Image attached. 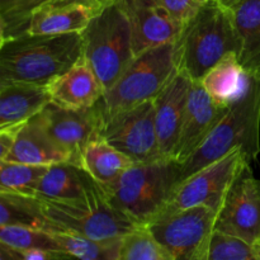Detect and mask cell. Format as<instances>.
<instances>
[{"instance_id": "cell-25", "label": "cell", "mask_w": 260, "mask_h": 260, "mask_svg": "<svg viewBox=\"0 0 260 260\" xmlns=\"http://www.w3.org/2000/svg\"><path fill=\"white\" fill-rule=\"evenodd\" d=\"M62 253L81 260H118L121 239L101 241L68 231H53Z\"/></svg>"}, {"instance_id": "cell-12", "label": "cell", "mask_w": 260, "mask_h": 260, "mask_svg": "<svg viewBox=\"0 0 260 260\" xmlns=\"http://www.w3.org/2000/svg\"><path fill=\"white\" fill-rule=\"evenodd\" d=\"M53 141L69 152L74 164H79L84 147L101 136L102 114L98 104L90 108H65L52 103L35 117Z\"/></svg>"}, {"instance_id": "cell-2", "label": "cell", "mask_w": 260, "mask_h": 260, "mask_svg": "<svg viewBox=\"0 0 260 260\" xmlns=\"http://www.w3.org/2000/svg\"><path fill=\"white\" fill-rule=\"evenodd\" d=\"M180 173L182 162L174 157L135 162L102 189L114 208L145 226L165 210L179 184Z\"/></svg>"}, {"instance_id": "cell-9", "label": "cell", "mask_w": 260, "mask_h": 260, "mask_svg": "<svg viewBox=\"0 0 260 260\" xmlns=\"http://www.w3.org/2000/svg\"><path fill=\"white\" fill-rule=\"evenodd\" d=\"M246 164L250 162L240 149L229 152L179 183L161 213L193 206H207L218 212L229 188Z\"/></svg>"}, {"instance_id": "cell-26", "label": "cell", "mask_w": 260, "mask_h": 260, "mask_svg": "<svg viewBox=\"0 0 260 260\" xmlns=\"http://www.w3.org/2000/svg\"><path fill=\"white\" fill-rule=\"evenodd\" d=\"M50 165L24 164L0 160V190L23 196H36L38 182Z\"/></svg>"}, {"instance_id": "cell-19", "label": "cell", "mask_w": 260, "mask_h": 260, "mask_svg": "<svg viewBox=\"0 0 260 260\" xmlns=\"http://www.w3.org/2000/svg\"><path fill=\"white\" fill-rule=\"evenodd\" d=\"M3 160L24 164L52 165L61 161H73V157L53 141L40 122L33 117L20 127L12 150Z\"/></svg>"}, {"instance_id": "cell-20", "label": "cell", "mask_w": 260, "mask_h": 260, "mask_svg": "<svg viewBox=\"0 0 260 260\" xmlns=\"http://www.w3.org/2000/svg\"><path fill=\"white\" fill-rule=\"evenodd\" d=\"M253 76L241 65L236 52L223 56L201 80L211 98L223 106H231L248 91Z\"/></svg>"}, {"instance_id": "cell-30", "label": "cell", "mask_w": 260, "mask_h": 260, "mask_svg": "<svg viewBox=\"0 0 260 260\" xmlns=\"http://www.w3.org/2000/svg\"><path fill=\"white\" fill-rule=\"evenodd\" d=\"M207 260H259V256L253 244L215 230L208 245Z\"/></svg>"}, {"instance_id": "cell-14", "label": "cell", "mask_w": 260, "mask_h": 260, "mask_svg": "<svg viewBox=\"0 0 260 260\" xmlns=\"http://www.w3.org/2000/svg\"><path fill=\"white\" fill-rule=\"evenodd\" d=\"M229 108L230 106H223L213 101L201 81H192L174 159L183 164L210 136L228 113Z\"/></svg>"}, {"instance_id": "cell-28", "label": "cell", "mask_w": 260, "mask_h": 260, "mask_svg": "<svg viewBox=\"0 0 260 260\" xmlns=\"http://www.w3.org/2000/svg\"><path fill=\"white\" fill-rule=\"evenodd\" d=\"M0 244H4L9 248L18 249V250L45 249V250L61 251L60 245H58L53 233L29 228V226H0Z\"/></svg>"}, {"instance_id": "cell-13", "label": "cell", "mask_w": 260, "mask_h": 260, "mask_svg": "<svg viewBox=\"0 0 260 260\" xmlns=\"http://www.w3.org/2000/svg\"><path fill=\"white\" fill-rule=\"evenodd\" d=\"M123 9L132 35L135 55L151 48L175 42L182 30L161 0H117Z\"/></svg>"}, {"instance_id": "cell-7", "label": "cell", "mask_w": 260, "mask_h": 260, "mask_svg": "<svg viewBox=\"0 0 260 260\" xmlns=\"http://www.w3.org/2000/svg\"><path fill=\"white\" fill-rule=\"evenodd\" d=\"M81 36L83 56L107 91L136 57L128 19L118 2L96 13Z\"/></svg>"}, {"instance_id": "cell-17", "label": "cell", "mask_w": 260, "mask_h": 260, "mask_svg": "<svg viewBox=\"0 0 260 260\" xmlns=\"http://www.w3.org/2000/svg\"><path fill=\"white\" fill-rule=\"evenodd\" d=\"M240 42L239 60L246 73L260 79V0H220Z\"/></svg>"}, {"instance_id": "cell-29", "label": "cell", "mask_w": 260, "mask_h": 260, "mask_svg": "<svg viewBox=\"0 0 260 260\" xmlns=\"http://www.w3.org/2000/svg\"><path fill=\"white\" fill-rule=\"evenodd\" d=\"M52 0H0V41L24 33L35 10Z\"/></svg>"}, {"instance_id": "cell-5", "label": "cell", "mask_w": 260, "mask_h": 260, "mask_svg": "<svg viewBox=\"0 0 260 260\" xmlns=\"http://www.w3.org/2000/svg\"><path fill=\"white\" fill-rule=\"evenodd\" d=\"M41 211L56 228L101 241L118 240L140 228L112 206L101 185L94 180L85 196L76 200L55 201L36 197Z\"/></svg>"}, {"instance_id": "cell-21", "label": "cell", "mask_w": 260, "mask_h": 260, "mask_svg": "<svg viewBox=\"0 0 260 260\" xmlns=\"http://www.w3.org/2000/svg\"><path fill=\"white\" fill-rule=\"evenodd\" d=\"M94 179L79 165L71 161L56 162L48 167L36 188V197L55 201L76 200L88 192Z\"/></svg>"}, {"instance_id": "cell-8", "label": "cell", "mask_w": 260, "mask_h": 260, "mask_svg": "<svg viewBox=\"0 0 260 260\" xmlns=\"http://www.w3.org/2000/svg\"><path fill=\"white\" fill-rule=\"evenodd\" d=\"M217 211L207 206L164 212L145 225L173 260H207Z\"/></svg>"}, {"instance_id": "cell-1", "label": "cell", "mask_w": 260, "mask_h": 260, "mask_svg": "<svg viewBox=\"0 0 260 260\" xmlns=\"http://www.w3.org/2000/svg\"><path fill=\"white\" fill-rule=\"evenodd\" d=\"M83 57L81 32L22 33L0 41V83L48 86Z\"/></svg>"}, {"instance_id": "cell-16", "label": "cell", "mask_w": 260, "mask_h": 260, "mask_svg": "<svg viewBox=\"0 0 260 260\" xmlns=\"http://www.w3.org/2000/svg\"><path fill=\"white\" fill-rule=\"evenodd\" d=\"M47 88L52 103L74 109L94 107L106 94L103 84L84 56Z\"/></svg>"}, {"instance_id": "cell-4", "label": "cell", "mask_w": 260, "mask_h": 260, "mask_svg": "<svg viewBox=\"0 0 260 260\" xmlns=\"http://www.w3.org/2000/svg\"><path fill=\"white\" fill-rule=\"evenodd\" d=\"M240 149L250 164L260 152V79L253 78L248 91L233 103L210 136L182 164L180 180Z\"/></svg>"}, {"instance_id": "cell-33", "label": "cell", "mask_w": 260, "mask_h": 260, "mask_svg": "<svg viewBox=\"0 0 260 260\" xmlns=\"http://www.w3.org/2000/svg\"><path fill=\"white\" fill-rule=\"evenodd\" d=\"M116 2L117 0H52V2L46 5H57V7H61V5H81V7L89 8L96 14L98 12L103 10L104 8L114 4Z\"/></svg>"}, {"instance_id": "cell-24", "label": "cell", "mask_w": 260, "mask_h": 260, "mask_svg": "<svg viewBox=\"0 0 260 260\" xmlns=\"http://www.w3.org/2000/svg\"><path fill=\"white\" fill-rule=\"evenodd\" d=\"M19 225L56 231L42 213L36 196H23L0 190V226Z\"/></svg>"}, {"instance_id": "cell-15", "label": "cell", "mask_w": 260, "mask_h": 260, "mask_svg": "<svg viewBox=\"0 0 260 260\" xmlns=\"http://www.w3.org/2000/svg\"><path fill=\"white\" fill-rule=\"evenodd\" d=\"M192 80L178 73L154 99L155 126L160 154L174 157Z\"/></svg>"}, {"instance_id": "cell-6", "label": "cell", "mask_w": 260, "mask_h": 260, "mask_svg": "<svg viewBox=\"0 0 260 260\" xmlns=\"http://www.w3.org/2000/svg\"><path fill=\"white\" fill-rule=\"evenodd\" d=\"M178 73L175 42L157 46L136 56L98 102L102 118L154 101Z\"/></svg>"}, {"instance_id": "cell-32", "label": "cell", "mask_w": 260, "mask_h": 260, "mask_svg": "<svg viewBox=\"0 0 260 260\" xmlns=\"http://www.w3.org/2000/svg\"><path fill=\"white\" fill-rule=\"evenodd\" d=\"M207 2L208 0H161L169 14L182 25L194 17Z\"/></svg>"}, {"instance_id": "cell-23", "label": "cell", "mask_w": 260, "mask_h": 260, "mask_svg": "<svg viewBox=\"0 0 260 260\" xmlns=\"http://www.w3.org/2000/svg\"><path fill=\"white\" fill-rule=\"evenodd\" d=\"M135 161L131 157L112 146L102 136H98L84 147L78 165L101 187H104L114 182Z\"/></svg>"}, {"instance_id": "cell-18", "label": "cell", "mask_w": 260, "mask_h": 260, "mask_svg": "<svg viewBox=\"0 0 260 260\" xmlns=\"http://www.w3.org/2000/svg\"><path fill=\"white\" fill-rule=\"evenodd\" d=\"M52 102L47 86L29 83H0V128L20 126Z\"/></svg>"}, {"instance_id": "cell-10", "label": "cell", "mask_w": 260, "mask_h": 260, "mask_svg": "<svg viewBox=\"0 0 260 260\" xmlns=\"http://www.w3.org/2000/svg\"><path fill=\"white\" fill-rule=\"evenodd\" d=\"M101 136L135 162L165 157L157 141L154 101L104 118Z\"/></svg>"}, {"instance_id": "cell-11", "label": "cell", "mask_w": 260, "mask_h": 260, "mask_svg": "<svg viewBox=\"0 0 260 260\" xmlns=\"http://www.w3.org/2000/svg\"><path fill=\"white\" fill-rule=\"evenodd\" d=\"M215 230L255 244L260 239V180L246 164L229 188L217 212Z\"/></svg>"}, {"instance_id": "cell-22", "label": "cell", "mask_w": 260, "mask_h": 260, "mask_svg": "<svg viewBox=\"0 0 260 260\" xmlns=\"http://www.w3.org/2000/svg\"><path fill=\"white\" fill-rule=\"evenodd\" d=\"M95 15L81 5H45L32 13L24 33L29 35H62L83 32Z\"/></svg>"}, {"instance_id": "cell-3", "label": "cell", "mask_w": 260, "mask_h": 260, "mask_svg": "<svg viewBox=\"0 0 260 260\" xmlns=\"http://www.w3.org/2000/svg\"><path fill=\"white\" fill-rule=\"evenodd\" d=\"M239 51L238 35L220 0H208L183 24L175 41L178 71L192 81H201L223 56H239Z\"/></svg>"}, {"instance_id": "cell-34", "label": "cell", "mask_w": 260, "mask_h": 260, "mask_svg": "<svg viewBox=\"0 0 260 260\" xmlns=\"http://www.w3.org/2000/svg\"><path fill=\"white\" fill-rule=\"evenodd\" d=\"M254 246H255L256 254H258V256H259V260H260V239H259L258 241H256L255 244H254Z\"/></svg>"}, {"instance_id": "cell-31", "label": "cell", "mask_w": 260, "mask_h": 260, "mask_svg": "<svg viewBox=\"0 0 260 260\" xmlns=\"http://www.w3.org/2000/svg\"><path fill=\"white\" fill-rule=\"evenodd\" d=\"M0 259L2 260H61L71 259L68 254L45 249H28L18 250L0 244Z\"/></svg>"}, {"instance_id": "cell-27", "label": "cell", "mask_w": 260, "mask_h": 260, "mask_svg": "<svg viewBox=\"0 0 260 260\" xmlns=\"http://www.w3.org/2000/svg\"><path fill=\"white\" fill-rule=\"evenodd\" d=\"M118 260H173L155 236L145 226L121 238Z\"/></svg>"}]
</instances>
